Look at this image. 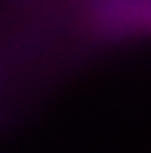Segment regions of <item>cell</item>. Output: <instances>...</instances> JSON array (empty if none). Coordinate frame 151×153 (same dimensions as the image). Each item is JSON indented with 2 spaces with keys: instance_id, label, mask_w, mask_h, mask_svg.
<instances>
[{
  "instance_id": "1",
  "label": "cell",
  "mask_w": 151,
  "mask_h": 153,
  "mask_svg": "<svg viewBox=\"0 0 151 153\" xmlns=\"http://www.w3.org/2000/svg\"><path fill=\"white\" fill-rule=\"evenodd\" d=\"M77 22L89 42L151 40V0H77Z\"/></svg>"
}]
</instances>
